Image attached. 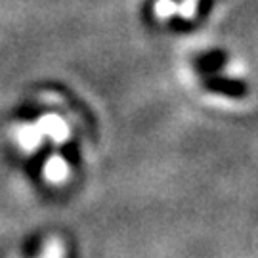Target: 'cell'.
I'll use <instances>...</instances> for the list:
<instances>
[{
    "label": "cell",
    "instance_id": "cell-1",
    "mask_svg": "<svg viewBox=\"0 0 258 258\" xmlns=\"http://www.w3.org/2000/svg\"><path fill=\"white\" fill-rule=\"evenodd\" d=\"M205 90L214 94H222L228 98H243L247 96V84L237 79H228V77H207L203 81Z\"/></svg>",
    "mask_w": 258,
    "mask_h": 258
},
{
    "label": "cell",
    "instance_id": "cell-2",
    "mask_svg": "<svg viewBox=\"0 0 258 258\" xmlns=\"http://www.w3.org/2000/svg\"><path fill=\"white\" fill-rule=\"evenodd\" d=\"M226 61H228L226 52H222V50H212V52H207V54L201 55V57L195 61V67H197L199 73L211 75V73L220 71L222 67L226 65Z\"/></svg>",
    "mask_w": 258,
    "mask_h": 258
},
{
    "label": "cell",
    "instance_id": "cell-3",
    "mask_svg": "<svg viewBox=\"0 0 258 258\" xmlns=\"http://www.w3.org/2000/svg\"><path fill=\"white\" fill-rule=\"evenodd\" d=\"M212 8V0H201L199 2V12H201V16H207Z\"/></svg>",
    "mask_w": 258,
    "mask_h": 258
}]
</instances>
